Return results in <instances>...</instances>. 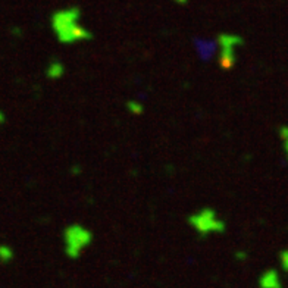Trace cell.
<instances>
[{
	"instance_id": "5b68a950",
	"label": "cell",
	"mask_w": 288,
	"mask_h": 288,
	"mask_svg": "<svg viewBox=\"0 0 288 288\" xmlns=\"http://www.w3.org/2000/svg\"><path fill=\"white\" fill-rule=\"evenodd\" d=\"M196 49L199 56L203 59V61H209L213 54H215V49H216V43L215 41H210V40H196Z\"/></svg>"
},
{
	"instance_id": "ba28073f",
	"label": "cell",
	"mask_w": 288,
	"mask_h": 288,
	"mask_svg": "<svg viewBox=\"0 0 288 288\" xmlns=\"http://www.w3.org/2000/svg\"><path fill=\"white\" fill-rule=\"evenodd\" d=\"M127 109H128L133 115H140V113H143L144 106H143L141 103L136 102V100H130V102L127 103Z\"/></svg>"
},
{
	"instance_id": "7a4b0ae2",
	"label": "cell",
	"mask_w": 288,
	"mask_h": 288,
	"mask_svg": "<svg viewBox=\"0 0 288 288\" xmlns=\"http://www.w3.org/2000/svg\"><path fill=\"white\" fill-rule=\"evenodd\" d=\"M188 223L200 237H207L210 234H222L226 231L225 220L220 219L212 207H203L190 215Z\"/></svg>"
},
{
	"instance_id": "30bf717a",
	"label": "cell",
	"mask_w": 288,
	"mask_h": 288,
	"mask_svg": "<svg viewBox=\"0 0 288 288\" xmlns=\"http://www.w3.org/2000/svg\"><path fill=\"white\" fill-rule=\"evenodd\" d=\"M281 262H282V266H284V269H287L288 271V250L281 254Z\"/></svg>"
},
{
	"instance_id": "52a82bcc",
	"label": "cell",
	"mask_w": 288,
	"mask_h": 288,
	"mask_svg": "<svg viewBox=\"0 0 288 288\" xmlns=\"http://www.w3.org/2000/svg\"><path fill=\"white\" fill-rule=\"evenodd\" d=\"M260 285L263 288H279L281 284H279V278L276 275L275 271H268L265 272L260 278Z\"/></svg>"
},
{
	"instance_id": "6da1fadb",
	"label": "cell",
	"mask_w": 288,
	"mask_h": 288,
	"mask_svg": "<svg viewBox=\"0 0 288 288\" xmlns=\"http://www.w3.org/2000/svg\"><path fill=\"white\" fill-rule=\"evenodd\" d=\"M81 12L78 8H68L56 12L51 17V28L57 37L59 43L72 44L77 41L90 40L93 34L80 24Z\"/></svg>"
},
{
	"instance_id": "277c9868",
	"label": "cell",
	"mask_w": 288,
	"mask_h": 288,
	"mask_svg": "<svg viewBox=\"0 0 288 288\" xmlns=\"http://www.w3.org/2000/svg\"><path fill=\"white\" fill-rule=\"evenodd\" d=\"M219 47V65L220 68L228 71L234 68L237 64V49L243 44L241 37L229 33H223L218 35L216 41Z\"/></svg>"
},
{
	"instance_id": "9c48e42d",
	"label": "cell",
	"mask_w": 288,
	"mask_h": 288,
	"mask_svg": "<svg viewBox=\"0 0 288 288\" xmlns=\"http://www.w3.org/2000/svg\"><path fill=\"white\" fill-rule=\"evenodd\" d=\"M281 137L284 140V146H285V152L288 154V127H282L281 128Z\"/></svg>"
},
{
	"instance_id": "3957f363",
	"label": "cell",
	"mask_w": 288,
	"mask_h": 288,
	"mask_svg": "<svg viewBox=\"0 0 288 288\" xmlns=\"http://www.w3.org/2000/svg\"><path fill=\"white\" fill-rule=\"evenodd\" d=\"M93 233L80 223H72L64 231V247L65 253L71 259L80 257L81 253L91 244Z\"/></svg>"
},
{
	"instance_id": "8992f818",
	"label": "cell",
	"mask_w": 288,
	"mask_h": 288,
	"mask_svg": "<svg viewBox=\"0 0 288 288\" xmlns=\"http://www.w3.org/2000/svg\"><path fill=\"white\" fill-rule=\"evenodd\" d=\"M65 72V67L61 61H51L50 64L47 65V69H46V75L50 78V80H59L62 78Z\"/></svg>"
}]
</instances>
